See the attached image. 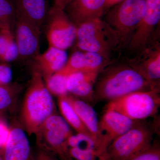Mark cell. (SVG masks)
Segmentation results:
<instances>
[{"label": "cell", "instance_id": "6da1fadb", "mask_svg": "<svg viewBox=\"0 0 160 160\" xmlns=\"http://www.w3.org/2000/svg\"><path fill=\"white\" fill-rule=\"evenodd\" d=\"M98 80L93 98L97 101L111 100L137 91L158 89L156 83L129 65H118L102 70Z\"/></svg>", "mask_w": 160, "mask_h": 160}, {"label": "cell", "instance_id": "603a6c76", "mask_svg": "<svg viewBox=\"0 0 160 160\" xmlns=\"http://www.w3.org/2000/svg\"><path fill=\"white\" fill-rule=\"evenodd\" d=\"M67 78V77L57 72L44 81L49 92L58 97L68 94L66 86Z\"/></svg>", "mask_w": 160, "mask_h": 160}, {"label": "cell", "instance_id": "1f68e13d", "mask_svg": "<svg viewBox=\"0 0 160 160\" xmlns=\"http://www.w3.org/2000/svg\"><path fill=\"white\" fill-rule=\"evenodd\" d=\"M124 0H106L105 5V12L106 10L111 8L117 5L121 2H122Z\"/></svg>", "mask_w": 160, "mask_h": 160}, {"label": "cell", "instance_id": "ba28073f", "mask_svg": "<svg viewBox=\"0 0 160 160\" xmlns=\"http://www.w3.org/2000/svg\"><path fill=\"white\" fill-rule=\"evenodd\" d=\"M46 22L49 46L66 50L74 42L76 26L65 10L53 6L49 10Z\"/></svg>", "mask_w": 160, "mask_h": 160}, {"label": "cell", "instance_id": "7a4b0ae2", "mask_svg": "<svg viewBox=\"0 0 160 160\" xmlns=\"http://www.w3.org/2000/svg\"><path fill=\"white\" fill-rule=\"evenodd\" d=\"M55 105L51 93L46 88L39 72H33L24 96L21 120L26 132L35 134L43 123L55 113Z\"/></svg>", "mask_w": 160, "mask_h": 160}, {"label": "cell", "instance_id": "e0dca14e", "mask_svg": "<svg viewBox=\"0 0 160 160\" xmlns=\"http://www.w3.org/2000/svg\"><path fill=\"white\" fill-rule=\"evenodd\" d=\"M78 116L92 137L97 149L100 143L99 121L95 110L90 105L84 101L67 94L63 95Z\"/></svg>", "mask_w": 160, "mask_h": 160}, {"label": "cell", "instance_id": "4dcf8cb0", "mask_svg": "<svg viewBox=\"0 0 160 160\" xmlns=\"http://www.w3.org/2000/svg\"><path fill=\"white\" fill-rule=\"evenodd\" d=\"M54 6L58 8L65 10L66 6L70 3L72 0H53Z\"/></svg>", "mask_w": 160, "mask_h": 160}, {"label": "cell", "instance_id": "7402d4cb", "mask_svg": "<svg viewBox=\"0 0 160 160\" xmlns=\"http://www.w3.org/2000/svg\"><path fill=\"white\" fill-rule=\"evenodd\" d=\"M15 9L10 0H0V30L12 32L14 28Z\"/></svg>", "mask_w": 160, "mask_h": 160}, {"label": "cell", "instance_id": "cb8c5ba5", "mask_svg": "<svg viewBox=\"0 0 160 160\" xmlns=\"http://www.w3.org/2000/svg\"><path fill=\"white\" fill-rule=\"evenodd\" d=\"M19 89L18 86L10 84L0 85V113L11 107Z\"/></svg>", "mask_w": 160, "mask_h": 160}, {"label": "cell", "instance_id": "83f0119b", "mask_svg": "<svg viewBox=\"0 0 160 160\" xmlns=\"http://www.w3.org/2000/svg\"><path fill=\"white\" fill-rule=\"evenodd\" d=\"M12 78V70L8 63L0 64V85L10 84Z\"/></svg>", "mask_w": 160, "mask_h": 160}, {"label": "cell", "instance_id": "3957f363", "mask_svg": "<svg viewBox=\"0 0 160 160\" xmlns=\"http://www.w3.org/2000/svg\"><path fill=\"white\" fill-rule=\"evenodd\" d=\"M76 26L75 42L78 48L81 51L97 53L107 61L113 49L122 42L118 33L101 18Z\"/></svg>", "mask_w": 160, "mask_h": 160}, {"label": "cell", "instance_id": "8fae6325", "mask_svg": "<svg viewBox=\"0 0 160 160\" xmlns=\"http://www.w3.org/2000/svg\"><path fill=\"white\" fill-rule=\"evenodd\" d=\"M160 19V0H145L144 14L129 42L130 50L141 51L147 46Z\"/></svg>", "mask_w": 160, "mask_h": 160}, {"label": "cell", "instance_id": "9a60e30c", "mask_svg": "<svg viewBox=\"0 0 160 160\" xmlns=\"http://www.w3.org/2000/svg\"><path fill=\"white\" fill-rule=\"evenodd\" d=\"M141 53L130 62V65L138 69L148 80L156 83L160 78V47L154 45L146 46Z\"/></svg>", "mask_w": 160, "mask_h": 160}, {"label": "cell", "instance_id": "4fadbf2b", "mask_svg": "<svg viewBox=\"0 0 160 160\" xmlns=\"http://www.w3.org/2000/svg\"><path fill=\"white\" fill-rule=\"evenodd\" d=\"M107 61L97 53L76 51L72 54L64 67L58 72L68 77L75 72L102 70L106 67Z\"/></svg>", "mask_w": 160, "mask_h": 160}, {"label": "cell", "instance_id": "30bf717a", "mask_svg": "<svg viewBox=\"0 0 160 160\" xmlns=\"http://www.w3.org/2000/svg\"><path fill=\"white\" fill-rule=\"evenodd\" d=\"M138 121L132 120L113 110H106L99 122L100 140L97 150L106 152L108 146L115 139L129 131Z\"/></svg>", "mask_w": 160, "mask_h": 160}, {"label": "cell", "instance_id": "ac0fdd59", "mask_svg": "<svg viewBox=\"0 0 160 160\" xmlns=\"http://www.w3.org/2000/svg\"><path fill=\"white\" fill-rule=\"evenodd\" d=\"M102 70L79 72L69 75L66 81L67 92L80 97L92 98L95 83Z\"/></svg>", "mask_w": 160, "mask_h": 160}, {"label": "cell", "instance_id": "5b68a950", "mask_svg": "<svg viewBox=\"0 0 160 160\" xmlns=\"http://www.w3.org/2000/svg\"><path fill=\"white\" fill-rule=\"evenodd\" d=\"M158 89L137 91L111 100L106 110L117 112L132 120L140 121L156 113L160 106Z\"/></svg>", "mask_w": 160, "mask_h": 160}, {"label": "cell", "instance_id": "836d02e7", "mask_svg": "<svg viewBox=\"0 0 160 160\" xmlns=\"http://www.w3.org/2000/svg\"><path fill=\"white\" fill-rule=\"evenodd\" d=\"M0 160H3L2 158L1 154H0Z\"/></svg>", "mask_w": 160, "mask_h": 160}, {"label": "cell", "instance_id": "7c38bea8", "mask_svg": "<svg viewBox=\"0 0 160 160\" xmlns=\"http://www.w3.org/2000/svg\"><path fill=\"white\" fill-rule=\"evenodd\" d=\"M3 160H34L26 132L18 126L9 129V136L1 150Z\"/></svg>", "mask_w": 160, "mask_h": 160}, {"label": "cell", "instance_id": "f1b7e54d", "mask_svg": "<svg viewBox=\"0 0 160 160\" xmlns=\"http://www.w3.org/2000/svg\"><path fill=\"white\" fill-rule=\"evenodd\" d=\"M9 129L5 122L0 120V149H2L5 145L9 136Z\"/></svg>", "mask_w": 160, "mask_h": 160}, {"label": "cell", "instance_id": "44dd1931", "mask_svg": "<svg viewBox=\"0 0 160 160\" xmlns=\"http://www.w3.org/2000/svg\"><path fill=\"white\" fill-rule=\"evenodd\" d=\"M68 154L73 160H110L107 152L98 151L93 143L69 148Z\"/></svg>", "mask_w": 160, "mask_h": 160}, {"label": "cell", "instance_id": "4316f807", "mask_svg": "<svg viewBox=\"0 0 160 160\" xmlns=\"http://www.w3.org/2000/svg\"><path fill=\"white\" fill-rule=\"evenodd\" d=\"M18 56V51L14 39L10 42L9 46L4 54L1 62L8 63L15 60Z\"/></svg>", "mask_w": 160, "mask_h": 160}, {"label": "cell", "instance_id": "d6986e66", "mask_svg": "<svg viewBox=\"0 0 160 160\" xmlns=\"http://www.w3.org/2000/svg\"><path fill=\"white\" fill-rule=\"evenodd\" d=\"M15 11L41 29L47 20L49 10L46 0H15Z\"/></svg>", "mask_w": 160, "mask_h": 160}, {"label": "cell", "instance_id": "ffe728a7", "mask_svg": "<svg viewBox=\"0 0 160 160\" xmlns=\"http://www.w3.org/2000/svg\"><path fill=\"white\" fill-rule=\"evenodd\" d=\"M58 97L59 109L63 118L78 133L85 135L93 140L90 132L83 124L74 109L64 98L63 96Z\"/></svg>", "mask_w": 160, "mask_h": 160}, {"label": "cell", "instance_id": "8992f818", "mask_svg": "<svg viewBox=\"0 0 160 160\" xmlns=\"http://www.w3.org/2000/svg\"><path fill=\"white\" fill-rule=\"evenodd\" d=\"M112 8L106 22L118 33L121 42H129L144 14L145 0H124Z\"/></svg>", "mask_w": 160, "mask_h": 160}, {"label": "cell", "instance_id": "d4e9b609", "mask_svg": "<svg viewBox=\"0 0 160 160\" xmlns=\"http://www.w3.org/2000/svg\"><path fill=\"white\" fill-rule=\"evenodd\" d=\"M127 160H160V147L153 142L150 147Z\"/></svg>", "mask_w": 160, "mask_h": 160}, {"label": "cell", "instance_id": "f546056e", "mask_svg": "<svg viewBox=\"0 0 160 160\" xmlns=\"http://www.w3.org/2000/svg\"><path fill=\"white\" fill-rule=\"evenodd\" d=\"M34 160H57L49 152L42 149L38 152Z\"/></svg>", "mask_w": 160, "mask_h": 160}, {"label": "cell", "instance_id": "484cf974", "mask_svg": "<svg viewBox=\"0 0 160 160\" xmlns=\"http://www.w3.org/2000/svg\"><path fill=\"white\" fill-rule=\"evenodd\" d=\"M14 39V37L12 32L9 30H0V62L10 42Z\"/></svg>", "mask_w": 160, "mask_h": 160}, {"label": "cell", "instance_id": "277c9868", "mask_svg": "<svg viewBox=\"0 0 160 160\" xmlns=\"http://www.w3.org/2000/svg\"><path fill=\"white\" fill-rule=\"evenodd\" d=\"M153 129L140 121L132 128L115 139L107 148L110 160H127L149 149L152 145Z\"/></svg>", "mask_w": 160, "mask_h": 160}, {"label": "cell", "instance_id": "9c48e42d", "mask_svg": "<svg viewBox=\"0 0 160 160\" xmlns=\"http://www.w3.org/2000/svg\"><path fill=\"white\" fill-rule=\"evenodd\" d=\"M14 40L18 56L22 60H33L40 54V29L15 11Z\"/></svg>", "mask_w": 160, "mask_h": 160}, {"label": "cell", "instance_id": "d6a6232c", "mask_svg": "<svg viewBox=\"0 0 160 160\" xmlns=\"http://www.w3.org/2000/svg\"><path fill=\"white\" fill-rule=\"evenodd\" d=\"M59 158L60 160H73L69 156L68 153L62 155Z\"/></svg>", "mask_w": 160, "mask_h": 160}, {"label": "cell", "instance_id": "52a82bcc", "mask_svg": "<svg viewBox=\"0 0 160 160\" xmlns=\"http://www.w3.org/2000/svg\"><path fill=\"white\" fill-rule=\"evenodd\" d=\"M35 135L38 144L43 149L52 152L58 157L68 153L67 141L72 133L62 117L55 113L52 115Z\"/></svg>", "mask_w": 160, "mask_h": 160}, {"label": "cell", "instance_id": "2e32d148", "mask_svg": "<svg viewBox=\"0 0 160 160\" xmlns=\"http://www.w3.org/2000/svg\"><path fill=\"white\" fill-rule=\"evenodd\" d=\"M66 50L49 46L42 54L33 59L35 70L46 80L62 69L67 61Z\"/></svg>", "mask_w": 160, "mask_h": 160}, {"label": "cell", "instance_id": "5bb4252c", "mask_svg": "<svg viewBox=\"0 0 160 160\" xmlns=\"http://www.w3.org/2000/svg\"><path fill=\"white\" fill-rule=\"evenodd\" d=\"M105 2L106 0H72L65 9L77 26L89 20L100 18L105 12Z\"/></svg>", "mask_w": 160, "mask_h": 160}]
</instances>
